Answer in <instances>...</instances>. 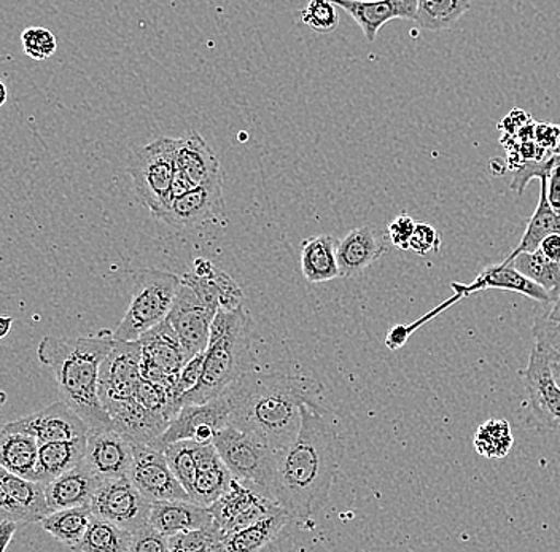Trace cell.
Listing matches in <instances>:
<instances>
[{"label":"cell","mask_w":560,"mask_h":552,"mask_svg":"<svg viewBox=\"0 0 560 552\" xmlns=\"http://www.w3.org/2000/svg\"><path fill=\"white\" fill-rule=\"evenodd\" d=\"M292 516L285 508L279 506L271 515L262 517L258 522L252 524L247 529L230 535L222 543V551L252 552L260 551L268 544L278 540L282 530L289 526Z\"/></svg>","instance_id":"29"},{"label":"cell","mask_w":560,"mask_h":552,"mask_svg":"<svg viewBox=\"0 0 560 552\" xmlns=\"http://www.w3.org/2000/svg\"><path fill=\"white\" fill-rule=\"evenodd\" d=\"M138 341L142 348L143 379L174 387L188 360L170 319L143 333Z\"/></svg>","instance_id":"14"},{"label":"cell","mask_w":560,"mask_h":552,"mask_svg":"<svg viewBox=\"0 0 560 552\" xmlns=\"http://www.w3.org/2000/svg\"><path fill=\"white\" fill-rule=\"evenodd\" d=\"M91 512L121 529L136 533L150 522L152 502L136 488L129 477L103 481L90 502Z\"/></svg>","instance_id":"8"},{"label":"cell","mask_w":560,"mask_h":552,"mask_svg":"<svg viewBox=\"0 0 560 552\" xmlns=\"http://www.w3.org/2000/svg\"><path fill=\"white\" fill-rule=\"evenodd\" d=\"M206 351L201 354L192 356L185 363L184 368L178 373L177 379L174 384V403L182 397V395L190 392L192 387L199 383L201 377L202 365H205Z\"/></svg>","instance_id":"45"},{"label":"cell","mask_w":560,"mask_h":552,"mask_svg":"<svg viewBox=\"0 0 560 552\" xmlns=\"http://www.w3.org/2000/svg\"><path fill=\"white\" fill-rule=\"evenodd\" d=\"M100 484L101 481L82 462L79 467L44 484L48 508L50 512H58V509L75 508V506H90L91 498Z\"/></svg>","instance_id":"25"},{"label":"cell","mask_w":560,"mask_h":552,"mask_svg":"<svg viewBox=\"0 0 560 552\" xmlns=\"http://www.w3.org/2000/svg\"><path fill=\"white\" fill-rule=\"evenodd\" d=\"M180 278L173 272L143 269L135 278L131 303L117 330L112 333L115 341H138L170 317L177 295Z\"/></svg>","instance_id":"5"},{"label":"cell","mask_w":560,"mask_h":552,"mask_svg":"<svg viewBox=\"0 0 560 552\" xmlns=\"http://www.w3.org/2000/svg\"><path fill=\"white\" fill-rule=\"evenodd\" d=\"M0 480L7 485L18 506L23 509L27 522L38 524L45 516L50 515L51 512L48 508L47 498H45L44 482L18 477V474L10 473L2 467H0Z\"/></svg>","instance_id":"31"},{"label":"cell","mask_w":560,"mask_h":552,"mask_svg":"<svg viewBox=\"0 0 560 552\" xmlns=\"http://www.w3.org/2000/svg\"><path fill=\"white\" fill-rule=\"evenodd\" d=\"M549 365H551L552 376H555L556 383H558L559 387H560V362H559V360H555V359H551V356H549Z\"/></svg>","instance_id":"55"},{"label":"cell","mask_w":560,"mask_h":552,"mask_svg":"<svg viewBox=\"0 0 560 552\" xmlns=\"http://www.w3.org/2000/svg\"><path fill=\"white\" fill-rule=\"evenodd\" d=\"M114 344L110 333L73 339L45 337L38 344V362L50 369L62 400L82 415L90 428L114 425L100 397L101 365Z\"/></svg>","instance_id":"3"},{"label":"cell","mask_w":560,"mask_h":552,"mask_svg":"<svg viewBox=\"0 0 560 552\" xmlns=\"http://www.w3.org/2000/svg\"><path fill=\"white\" fill-rule=\"evenodd\" d=\"M83 465L101 482L129 477L132 467V442L117 428H90Z\"/></svg>","instance_id":"16"},{"label":"cell","mask_w":560,"mask_h":552,"mask_svg":"<svg viewBox=\"0 0 560 552\" xmlns=\"http://www.w3.org/2000/svg\"><path fill=\"white\" fill-rule=\"evenodd\" d=\"M541 190L540 199H538L537 209H535L534 215L528 220L527 230H525L523 239L517 244L516 249L511 251L510 255L503 261H510L511 258L516 257L521 251H535L540 249L542 239L548 234L560 233V214L552 211L549 205L548 198H546V176L540 177Z\"/></svg>","instance_id":"33"},{"label":"cell","mask_w":560,"mask_h":552,"mask_svg":"<svg viewBox=\"0 0 560 552\" xmlns=\"http://www.w3.org/2000/svg\"><path fill=\"white\" fill-rule=\"evenodd\" d=\"M7 101H9V89H7V83L0 79V107L5 106Z\"/></svg>","instance_id":"56"},{"label":"cell","mask_w":560,"mask_h":552,"mask_svg":"<svg viewBox=\"0 0 560 552\" xmlns=\"http://www.w3.org/2000/svg\"><path fill=\"white\" fill-rule=\"evenodd\" d=\"M20 524L16 520L3 519L0 520V552L7 551V548L12 543L13 535L16 533Z\"/></svg>","instance_id":"52"},{"label":"cell","mask_w":560,"mask_h":552,"mask_svg":"<svg viewBox=\"0 0 560 552\" xmlns=\"http://www.w3.org/2000/svg\"><path fill=\"white\" fill-rule=\"evenodd\" d=\"M12 519L16 520L20 526H27V517L24 515L23 509L18 506L15 500L10 495L9 489L0 480V520Z\"/></svg>","instance_id":"49"},{"label":"cell","mask_w":560,"mask_h":552,"mask_svg":"<svg viewBox=\"0 0 560 552\" xmlns=\"http://www.w3.org/2000/svg\"><path fill=\"white\" fill-rule=\"evenodd\" d=\"M40 443L27 433L0 427V467L18 477L33 480L37 470Z\"/></svg>","instance_id":"27"},{"label":"cell","mask_w":560,"mask_h":552,"mask_svg":"<svg viewBox=\"0 0 560 552\" xmlns=\"http://www.w3.org/2000/svg\"><path fill=\"white\" fill-rule=\"evenodd\" d=\"M215 314L217 309L202 302L198 293L180 279L174 306L167 319L177 333L187 360L208 349L210 327Z\"/></svg>","instance_id":"12"},{"label":"cell","mask_w":560,"mask_h":552,"mask_svg":"<svg viewBox=\"0 0 560 552\" xmlns=\"http://www.w3.org/2000/svg\"><path fill=\"white\" fill-rule=\"evenodd\" d=\"M301 21L317 34H330L339 24L336 5L331 0H310L306 9L301 12Z\"/></svg>","instance_id":"41"},{"label":"cell","mask_w":560,"mask_h":552,"mask_svg":"<svg viewBox=\"0 0 560 552\" xmlns=\"http://www.w3.org/2000/svg\"><path fill=\"white\" fill-rule=\"evenodd\" d=\"M540 250L549 260L560 261V233H551L542 239Z\"/></svg>","instance_id":"51"},{"label":"cell","mask_w":560,"mask_h":552,"mask_svg":"<svg viewBox=\"0 0 560 552\" xmlns=\"http://www.w3.org/2000/svg\"><path fill=\"white\" fill-rule=\"evenodd\" d=\"M91 517H93V512L90 506H75V508L51 512L38 524L56 541L73 550L85 535Z\"/></svg>","instance_id":"32"},{"label":"cell","mask_w":560,"mask_h":552,"mask_svg":"<svg viewBox=\"0 0 560 552\" xmlns=\"http://www.w3.org/2000/svg\"><path fill=\"white\" fill-rule=\"evenodd\" d=\"M226 425H230V403L225 394H222L208 403L180 408L166 432L152 445L161 450L180 439H192L199 445H209L213 443L215 433Z\"/></svg>","instance_id":"9"},{"label":"cell","mask_w":560,"mask_h":552,"mask_svg":"<svg viewBox=\"0 0 560 552\" xmlns=\"http://www.w3.org/2000/svg\"><path fill=\"white\" fill-rule=\"evenodd\" d=\"M142 348L139 341H115L100 372V397L104 408L135 397L142 383Z\"/></svg>","instance_id":"13"},{"label":"cell","mask_w":560,"mask_h":552,"mask_svg":"<svg viewBox=\"0 0 560 552\" xmlns=\"http://www.w3.org/2000/svg\"><path fill=\"white\" fill-rule=\"evenodd\" d=\"M5 427L33 435L40 445L82 438V436H86L88 430H90L82 415L65 400L56 401L45 410L34 412V414L26 415V418L9 422Z\"/></svg>","instance_id":"18"},{"label":"cell","mask_w":560,"mask_h":552,"mask_svg":"<svg viewBox=\"0 0 560 552\" xmlns=\"http://www.w3.org/2000/svg\"><path fill=\"white\" fill-rule=\"evenodd\" d=\"M265 495L258 494L254 489L245 485L244 482L233 478L226 492L220 495L219 500L210 506L213 516V526L220 530L234 517L240 516L245 509L250 508L258 498Z\"/></svg>","instance_id":"38"},{"label":"cell","mask_w":560,"mask_h":552,"mask_svg":"<svg viewBox=\"0 0 560 552\" xmlns=\"http://www.w3.org/2000/svg\"><path fill=\"white\" fill-rule=\"evenodd\" d=\"M225 214L223 201V174L192 188L188 193L175 198L161 222L174 228H195Z\"/></svg>","instance_id":"17"},{"label":"cell","mask_w":560,"mask_h":552,"mask_svg":"<svg viewBox=\"0 0 560 552\" xmlns=\"http://www.w3.org/2000/svg\"><path fill=\"white\" fill-rule=\"evenodd\" d=\"M546 198H548L549 205L552 211L560 214V153L555 155L551 169H549L548 177H546Z\"/></svg>","instance_id":"50"},{"label":"cell","mask_w":560,"mask_h":552,"mask_svg":"<svg viewBox=\"0 0 560 552\" xmlns=\"http://www.w3.org/2000/svg\"><path fill=\"white\" fill-rule=\"evenodd\" d=\"M213 445L222 456L228 470L236 480L272 498L275 489L276 450L258 436L226 425L215 433Z\"/></svg>","instance_id":"6"},{"label":"cell","mask_w":560,"mask_h":552,"mask_svg":"<svg viewBox=\"0 0 560 552\" xmlns=\"http://www.w3.org/2000/svg\"><path fill=\"white\" fill-rule=\"evenodd\" d=\"M345 456L339 428L317 401L301 403V425L292 445L276 454L272 497L292 519H311L330 497Z\"/></svg>","instance_id":"1"},{"label":"cell","mask_w":560,"mask_h":552,"mask_svg":"<svg viewBox=\"0 0 560 552\" xmlns=\"http://www.w3.org/2000/svg\"><path fill=\"white\" fill-rule=\"evenodd\" d=\"M248 354V319L243 307L234 310L219 309L210 327L201 377L190 392L182 395L174 403L177 414L188 404L208 403L220 397L234 380L245 373Z\"/></svg>","instance_id":"4"},{"label":"cell","mask_w":560,"mask_h":552,"mask_svg":"<svg viewBox=\"0 0 560 552\" xmlns=\"http://www.w3.org/2000/svg\"><path fill=\"white\" fill-rule=\"evenodd\" d=\"M175 173L190 180L192 187L205 184L215 177L220 171V161L199 132L188 131L178 139Z\"/></svg>","instance_id":"26"},{"label":"cell","mask_w":560,"mask_h":552,"mask_svg":"<svg viewBox=\"0 0 560 552\" xmlns=\"http://www.w3.org/2000/svg\"><path fill=\"white\" fill-rule=\"evenodd\" d=\"M230 425L258 436L276 453L292 445L306 400L295 379L269 373L245 372L225 390Z\"/></svg>","instance_id":"2"},{"label":"cell","mask_w":560,"mask_h":552,"mask_svg":"<svg viewBox=\"0 0 560 552\" xmlns=\"http://www.w3.org/2000/svg\"><path fill=\"white\" fill-rule=\"evenodd\" d=\"M196 463H198V473L192 482L191 502L210 508L220 495L228 491L234 477L228 470L213 443H209V445H199L198 443Z\"/></svg>","instance_id":"23"},{"label":"cell","mask_w":560,"mask_h":552,"mask_svg":"<svg viewBox=\"0 0 560 552\" xmlns=\"http://www.w3.org/2000/svg\"><path fill=\"white\" fill-rule=\"evenodd\" d=\"M470 9L471 0H418L415 23L420 30L440 33L451 30Z\"/></svg>","instance_id":"35"},{"label":"cell","mask_w":560,"mask_h":552,"mask_svg":"<svg viewBox=\"0 0 560 552\" xmlns=\"http://www.w3.org/2000/svg\"><path fill=\"white\" fill-rule=\"evenodd\" d=\"M196 446H198V443L192 442V439H180V442H174L164 447V454H166L171 470L188 494L191 492L192 482H195L196 473H198Z\"/></svg>","instance_id":"39"},{"label":"cell","mask_w":560,"mask_h":552,"mask_svg":"<svg viewBox=\"0 0 560 552\" xmlns=\"http://www.w3.org/2000/svg\"><path fill=\"white\" fill-rule=\"evenodd\" d=\"M105 410L110 415L114 427L135 443L152 445L171 424L166 415L150 411L135 397L107 404Z\"/></svg>","instance_id":"21"},{"label":"cell","mask_w":560,"mask_h":552,"mask_svg":"<svg viewBox=\"0 0 560 552\" xmlns=\"http://www.w3.org/2000/svg\"><path fill=\"white\" fill-rule=\"evenodd\" d=\"M222 537L215 526L187 530L167 537L170 552L222 551Z\"/></svg>","instance_id":"40"},{"label":"cell","mask_w":560,"mask_h":552,"mask_svg":"<svg viewBox=\"0 0 560 552\" xmlns=\"http://www.w3.org/2000/svg\"><path fill=\"white\" fill-rule=\"evenodd\" d=\"M489 289L521 293V295L527 296V298L545 304L555 302V296H552L551 293L546 292L542 286L525 278L513 265H492V267L486 268L470 284H457V282H454V295L451 296L450 300H446V302L441 303L435 309L430 310L425 317L415 321V324L411 325L412 330H418L419 327H422L423 324L436 317L438 314L450 309L453 304L467 298V296L472 295V293L485 292V290Z\"/></svg>","instance_id":"10"},{"label":"cell","mask_w":560,"mask_h":552,"mask_svg":"<svg viewBox=\"0 0 560 552\" xmlns=\"http://www.w3.org/2000/svg\"><path fill=\"white\" fill-rule=\"evenodd\" d=\"M535 342L541 345L549 356L560 362V325L538 317L534 324Z\"/></svg>","instance_id":"46"},{"label":"cell","mask_w":560,"mask_h":552,"mask_svg":"<svg viewBox=\"0 0 560 552\" xmlns=\"http://www.w3.org/2000/svg\"><path fill=\"white\" fill-rule=\"evenodd\" d=\"M542 319L552 321V324H559L560 325V292L558 295V298L552 302L551 309L548 310V313L545 314V316H541Z\"/></svg>","instance_id":"53"},{"label":"cell","mask_w":560,"mask_h":552,"mask_svg":"<svg viewBox=\"0 0 560 552\" xmlns=\"http://www.w3.org/2000/svg\"><path fill=\"white\" fill-rule=\"evenodd\" d=\"M129 552H170L167 537L158 532L152 524H145L142 529L132 533L131 551Z\"/></svg>","instance_id":"44"},{"label":"cell","mask_w":560,"mask_h":552,"mask_svg":"<svg viewBox=\"0 0 560 552\" xmlns=\"http://www.w3.org/2000/svg\"><path fill=\"white\" fill-rule=\"evenodd\" d=\"M415 219L409 215H398L387 226V236L392 246L400 250H409V240L416 230Z\"/></svg>","instance_id":"48"},{"label":"cell","mask_w":560,"mask_h":552,"mask_svg":"<svg viewBox=\"0 0 560 552\" xmlns=\"http://www.w3.org/2000/svg\"><path fill=\"white\" fill-rule=\"evenodd\" d=\"M514 438L510 422L505 419H490L479 425L472 436L476 453L486 459H505L513 449Z\"/></svg>","instance_id":"37"},{"label":"cell","mask_w":560,"mask_h":552,"mask_svg":"<svg viewBox=\"0 0 560 552\" xmlns=\"http://www.w3.org/2000/svg\"><path fill=\"white\" fill-rule=\"evenodd\" d=\"M129 480L150 502L158 500H190L180 481L175 478L164 450L153 445L132 442V467Z\"/></svg>","instance_id":"11"},{"label":"cell","mask_w":560,"mask_h":552,"mask_svg":"<svg viewBox=\"0 0 560 552\" xmlns=\"http://www.w3.org/2000/svg\"><path fill=\"white\" fill-rule=\"evenodd\" d=\"M180 279L212 309L234 310L243 307L244 293L241 286L231 275L220 271L205 258H198L192 265L191 274L182 275Z\"/></svg>","instance_id":"20"},{"label":"cell","mask_w":560,"mask_h":552,"mask_svg":"<svg viewBox=\"0 0 560 552\" xmlns=\"http://www.w3.org/2000/svg\"><path fill=\"white\" fill-rule=\"evenodd\" d=\"M355 20L368 44L376 40L383 26L392 20L415 21L418 0H331Z\"/></svg>","instance_id":"19"},{"label":"cell","mask_w":560,"mask_h":552,"mask_svg":"<svg viewBox=\"0 0 560 552\" xmlns=\"http://www.w3.org/2000/svg\"><path fill=\"white\" fill-rule=\"evenodd\" d=\"M86 450V436L68 439V442L44 443L38 447L37 470L34 481L50 482L66 471L83 462Z\"/></svg>","instance_id":"28"},{"label":"cell","mask_w":560,"mask_h":552,"mask_svg":"<svg viewBox=\"0 0 560 552\" xmlns=\"http://www.w3.org/2000/svg\"><path fill=\"white\" fill-rule=\"evenodd\" d=\"M387 250L384 234L374 226H360L352 230L336 244L341 278H355L371 265L376 263Z\"/></svg>","instance_id":"22"},{"label":"cell","mask_w":560,"mask_h":552,"mask_svg":"<svg viewBox=\"0 0 560 552\" xmlns=\"http://www.w3.org/2000/svg\"><path fill=\"white\" fill-rule=\"evenodd\" d=\"M178 139L160 138L139 149L129 161L128 173L132 178L139 202L158 220L166 214L173 204L171 188Z\"/></svg>","instance_id":"7"},{"label":"cell","mask_w":560,"mask_h":552,"mask_svg":"<svg viewBox=\"0 0 560 552\" xmlns=\"http://www.w3.org/2000/svg\"><path fill=\"white\" fill-rule=\"evenodd\" d=\"M523 376L535 421L560 433V387L552 376L548 352L538 342L532 349Z\"/></svg>","instance_id":"15"},{"label":"cell","mask_w":560,"mask_h":552,"mask_svg":"<svg viewBox=\"0 0 560 552\" xmlns=\"http://www.w3.org/2000/svg\"><path fill=\"white\" fill-rule=\"evenodd\" d=\"M132 533L110 520L91 517L85 535L72 551L79 552H129Z\"/></svg>","instance_id":"34"},{"label":"cell","mask_w":560,"mask_h":552,"mask_svg":"<svg viewBox=\"0 0 560 552\" xmlns=\"http://www.w3.org/2000/svg\"><path fill=\"white\" fill-rule=\"evenodd\" d=\"M24 54L34 61H47L58 48L55 34L47 27H27L21 34Z\"/></svg>","instance_id":"42"},{"label":"cell","mask_w":560,"mask_h":552,"mask_svg":"<svg viewBox=\"0 0 560 552\" xmlns=\"http://www.w3.org/2000/svg\"><path fill=\"white\" fill-rule=\"evenodd\" d=\"M13 317L10 316H0V339L7 337L12 330Z\"/></svg>","instance_id":"54"},{"label":"cell","mask_w":560,"mask_h":552,"mask_svg":"<svg viewBox=\"0 0 560 552\" xmlns=\"http://www.w3.org/2000/svg\"><path fill=\"white\" fill-rule=\"evenodd\" d=\"M7 403V394L3 390H0V407Z\"/></svg>","instance_id":"57"},{"label":"cell","mask_w":560,"mask_h":552,"mask_svg":"<svg viewBox=\"0 0 560 552\" xmlns=\"http://www.w3.org/2000/svg\"><path fill=\"white\" fill-rule=\"evenodd\" d=\"M336 239L330 234H318L303 240L301 246V271L310 284H324L339 275L336 260Z\"/></svg>","instance_id":"30"},{"label":"cell","mask_w":560,"mask_h":552,"mask_svg":"<svg viewBox=\"0 0 560 552\" xmlns=\"http://www.w3.org/2000/svg\"><path fill=\"white\" fill-rule=\"evenodd\" d=\"M441 236L429 223H416L415 233H412L411 240H409V250L425 257V255L433 254L440 250Z\"/></svg>","instance_id":"47"},{"label":"cell","mask_w":560,"mask_h":552,"mask_svg":"<svg viewBox=\"0 0 560 552\" xmlns=\"http://www.w3.org/2000/svg\"><path fill=\"white\" fill-rule=\"evenodd\" d=\"M505 265H513L521 274L530 279L532 282L542 286L546 292L551 293L555 300L560 292V261H552L546 257L540 249L535 251H521L510 261H502Z\"/></svg>","instance_id":"36"},{"label":"cell","mask_w":560,"mask_h":552,"mask_svg":"<svg viewBox=\"0 0 560 552\" xmlns=\"http://www.w3.org/2000/svg\"><path fill=\"white\" fill-rule=\"evenodd\" d=\"M279 503H276L275 500L268 497H260L250 508L245 509L244 513H241L240 516L234 517L233 520L226 524L222 530H220V537H222V541L225 538L230 537V535L240 532V530L247 529L252 524L258 522V520L262 519V517L271 515L272 512L279 508Z\"/></svg>","instance_id":"43"},{"label":"cell","mask_w":560,"mask_h":552,"mask_svg":"<svg viewBox=\"0 0 560 552\" xmlns=\"http://www.w3.org/2000/svg\"><path fill=\"white\" fill-rule=\"evenodd\" d=\"M150 524L158 532L170 537L213 526V516L210 508H205L190 500H158L152 502Z\"/></svg>","instance_id":"24"}]
</instances>
